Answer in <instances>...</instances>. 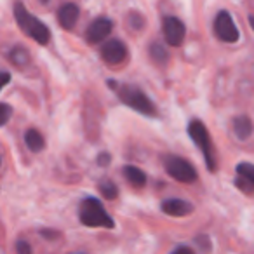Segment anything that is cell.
Instances as JSON below:
<instances>
[{"label":"cell","mask_w":254,"mask_h":254,"mask_svg":"<svg viewBox=\"0 0 254 254\" xmlns=\"http://www.w3.org/2000/svg\"><path fill=\"white\" fill-rule=\"evenodd\" d=\"M113 30V21L108 18H98L87 26L85 32V40L89 44H101L106 37L112 33Z\"/></svg>","instance_id":"cell-9"},{"label":"cell","mask_w":254,"mask_h":254,"mask_svg":"<svg viewBox=\"0 0 254 254\" xmlns=\"http://www.w3.org/2000/svg\"><path fill=\"white\" fill-rule=\"evenodd\" d=\"M235 171H237V174H239V176L246 178V180H249L251 183L254 185V164L240 162V164H237Z\"/></svg>","instance_id":"cell-17"},{"label":"cell","mask_w":254,"mask_h":254,"mask_svg":"<svg viewBox=\"0 0 254 254\" xmlns=\"http://www.w3.org/2000/svg\"><path fill=\"white\" fill-rule=\"evenodd\" d=\"M101 58L103 61H105L106 64H112V66H115V64H120L126 61L127 58V47L126 44L122 42V40L119 39H113V40H108V42H105L101 46Z\"/></svg>","instance_id":"cell-8"},{"label":"cell","mask_w":254,"mask_h":254,"mask_svg":"<svg viewBox=\"0 0 254 254\" xmlns=\"http://www.w3.org/2000/svg\"><path fill=\"white\" fill-rule=\"evenodd\" d=\"M122 174H124V178H126L127 183L134 188H143L146 185V181H148L145 171L139 169V167H136V166H126L122 169Z\"/></svg>","instance_id":"cell-13"},{"label":"cell","mask_w":254,"mask_h":254,"mask_svg":"<svg viewBox=\"0 0 254 254\" xmlns=\"http://www.w3.org/2000/svg\"><path fill=\"white\" fill-rule=\"evenodd\" d=\"M188 136L193 141V145L200 150L202 157L205 160V167L211 173H216L218 171V157H216L214 143H212V138L209 134L205 124L198 119H193L188 124Z\"/></svg>","instance_id":"cell-4"},{"label":"cell","mask_w":254,"mask_h":254,"mask_svg":"<svg viewBox=\"0 0 254 254\" xmlns=\"http://www.w3.org/2000/svg\"><path fill=\"white\" fill-rule=\"evenodd\" d=\"M108 85L112 87V91H115L117 98L120 99L122 105H126L127 108L134 110V112L141 113L145 117H150V119H155L159 115L157 112L155 103L150 99V96L146 94L143 89H139L138 85L132 84H120V82L115 80H108Z\"/></svg>","instance_id":"cell-1"},{"label":"cell","mask_w":254,"mask_h":254,"mask_svg":"<svg viewBox=\"0 0 254 254\" xmlns=\"http://www.w3.org/2000/svg\"><path fill=\"white\" fill-rule=\"evenodd\" d=\"M171 254H195V253H193V249H191V247H188V246H180V247H176V249H174Z\"/></svg>","instance_id":"cell-26"},{"label":"cell","mask_w":254,"mask_h":254,"mask_svg":"<svg viewBox=\"0 0 254 254\" xmlns=\"http://www.w3.org/2000/svg\"><path fill=\"white\" fill-rule=\"evenodd\" d=\"M14 19L26 37L35 40V42L40 44V46H47V44H49V40H51L49 26H47L46 23L40 21L37 16L30 14L21 2H16L14 4Z\"/></svg>","instance_id":"cell-3"},{"label":"cell","mask_w":254,"mask_h":254,"mask_svg":"<svg viewBox=\"0 0 254 254\" xmlns=\"http://www.w3.org/2000/svg\"><path fill=\"white\" fill-rule=\"evenodd\" d=\"M12 106L9 105V103H0V127L2 126H5V124L11 120V117H12Z\"/></svg>","instance_id":"cell-19"},{"label":"cell","mask_w":254,"mask_h":254,"mask_svg":"<svg viewBox=\"0 0 254 254\" xmlns=\"http://www.w3.org/2000/svg\"><path fill=\"white\" fill-rule=\"evenodd\" d=\"M164 169L173 180L180 183H195L198 178L197 169L193 164L180 155H166L164 157Z\"/></svg>","instance_id":"cell-5"},{"label":"cell","mask_w":254,"mask_h":254,"mask_svg":"<svg viewBox=\"0 0 254 254\" xmlns=\"http://www.w3.org/2000/svg\"><path fill=\"white\" fill-rule=\"evenodd\" d=\"M47 2H49V0H40V4H47Z\"/></svg>","instance_id":"cell-28"},{"label":"cell","mask_w":254,"mask_h":254,"mask_svg":"<svg viewBox=\"0 0 254 254\" xmlns=\"http://www.w3.org/2000/svg\"><path fill=\"white\" fill-rule=\"evenodd\" d=\"M25 145L30 152L40 153L46 148V138L40 134V131H37V129L32 127V129H28V131L25 132Z\"/></svg>","instance_id":"cell-14"},{"label":"cell","mask_w":254,"mask_h":254,"mask_svg":"<svg viewBox=\"0 0 254 254\" xmlns=\"http://www.w3.org/2000/svg\"><path fill=\"white\" fill-rule=\"evenodd\" d=\"M98 188L106 200H115V198L119 197V188H117V185L113 183V181H110V180L101 181Z\"/></svg>","instance_id":"cell-16"},{"label":"cell","mask_w":254,"mask_h":254,"mask_svg":"<svg viewBox=\"0 0 254 254\" xmlns=\"http://www.w3.org/2000/svg\"><path fill=\"white\" fill-rule=\"evenodd\" d=\"M129 25H131L134 30H141L143 25H145V21H143V18L139 14H134V12H132V14L129 16Z\"/></svg>","instance_id":"cell-23"},{"label":"cell","mask_w":254,"mask_h":254,"mask_svg":"<svg viewBox=\"0 0 254 254\" xmlns=\"http://www.w3.org/2000/svg\"><path fill=\"white\" fill-rule=\"evenodd\" d=\"M212 30H214V35L218 37L221 42L235 44V42H239V39H240V32L228 11H219L218 14H216L214 23H212Z\"/></svg>","instance_id":"cell-6"},{"label":"cell","mask_w":254,"mask_h":254,"mask_svg":"<svg viewBox=\"0 0 254 254\" xmlns=\"http://www.w3.org/2000/svg\"><path fill=\"white\" fill-rule=\"evenodd\" d=\"M195 242H197V246L200 247L202 253H209V251L212 249L211 239H209L207 235H198V237H195Z\"/></svg>","instance_id":"cell-21"},{"label":"cell","mask_w":254,"mask_h":254,"mask_svg":"<svg viewBox=\"0 0 254 254\" xmlns=\"http://www.w3.org/2000/svg\"><path fill=\"white\" fill-rule=\"evenodd\" d=\"M249 25H251V28L254 30V16H251V18H249Z\"/></svg>","instance_id":"cell-27"},{"label":"cell","mask_w":254,"mask_h":254,"mask_svg":"<svg viewBox=\"0 0 254 254\" xmlns=\"http://www.w3.org/2000/svg\"><path fill=\"white\" fill-rule=\"evenodd\" d=\"M80 16V9L75 4H64L58 11V21L63 30H73Z\"/></svg>","instance_id":"cell-11"},{"label":"cell","mask_w":254,"mask_h":254,"mask_svg":"<svg viewBox=\"0 0 254 254\" xmlns=\"http://www.w3.org/2000/svg\"><path fill=\"white\" fill-rule=\"evenodd\" d=\"M11 73L9 71H0V91L5 87L7 84H11Z\"/></svg>","instance_id":"cell-25"},{"label":"cell","mask_w":254,"mask_h":254,"mask_svg":"<svg viewBox=\"0 0 254 254\" xmlns=\"http://www.w3.org/2000/svg\"><path fill=\"white\" fill-rule=\"evenodd\" d=\"M150 58H152V61L155 64L164 66V64H167V61H169V53H167V49L162 44L153 42V44H150Z\"/></svg>","instance_id":"cell-15"},{"label":"cell","mask_w":254,"mask_h":254,"mask_svg":"<svg viewBox=\"0 0 254 254\" xmlns=\"http://www.w3.org/2000/svg\"><path fill=\"white\" fill-rule=\"evenodd\" d=\"M164 214L171 216V218H185L193 212V204L185 198H164L160 204Z\"/></svg>","instance_id":"cell-10"},{"label":"cell","mask_w":254,"mask_h":254,"mask_svg":"<svg viewBox=\"0 0 254 254\" xmlns=\"http://www.w3.org/2000/svg\"><path fill=\"white\" fill-rule=\"evenodd\" d=\"M233 132L235 136L240 139V141H246L253 136L254 132V124L253 120L249 119L247 115H239L233 119Z\"/></svg>","instance_id":"cell-12"},{"label":"cell","mask_w":254,"mask_h":254,"mask_svg":"<svg viewBox=\"0 0 254 254\" xmlns=\"http://www.w3.org/2000/svg\"><path fill=\"white\" fill-rule=\"evenodd\" d=\"M16 254H33V249L26 240H18L16 242Z\"/></svg>","instance_id":"cell-22"},{"label":"cell","mask_w":254,"mask_h":254,"mask_svg":"<svg viewBox=\"0 0 254 254\" xmlns=\"http://www.w3.org/2000/svg\"><path fill=\"white\" fill-rule=\"evenodd\" d=\"M233 185H235L237 190L242 191V193H246V195H253L254 193V185L251 183L249 180H246V178L239 176V174H237V178H235V181H233Z\"/></svg>","instance_id":"cell-18"},{"label":"cell","mask_w":254,"mask_h":254,"mask_svg":"<svg viewBox=\"0 0 254 254\" xmlns=\"http://www.w3.org/2000/svg\"><path fill=\"white\" fill-rule=\"evenodd\" d=\"M110 162H112V155H110V153L103 152V153H99V155H98V164H99V166L106 167V166H110Z\"/></svg>","instance_id":"cell-24"},{"label":"cell","mask_w":254,"mask_h":254,"mask_svg":"<svg viewBox=\"0 0 254 254\" xmlns=\"http://www.w3.org/2000/svg\"><path fill=\"white\" fill-rule=\"evenodd\" d=\"M11 60H12V63H16V64H23L28 60V54H26V51L21 49V47H16L11 53Z\"/></svg>","instance_id":"cell-20"},{"label":"cell","mask_w":254,"mask_h":254,"mask_svg":"<svg viewBox=\"0 0 254 254\" xmlns=\"http://www.w3.org/2000/svg\"><path fill=\"white\" fill-rule=\"evenodd\" d=\"M162 32L164 39L169 46L180 47L185 40V35H187V26L176 16H166L162 21Z\"/></svg>","instance_id":"cell-7"},{"label":"cell","mask_w":254,"mask_h":254,"mask_svg":"<svg viewBox=\"0 0 254 254\" xmlns=\"http://www.w3.org/2000/svg\"><path fill=\"white\" fill-rule=\"evenodd\" d=\"M78 219H80L82 225L89 226V228H106V230L115 228L113 218L106 212L103 202L96 197H87L80 202Z\"/></svg>","instance_id":"cell-2"}]
</instances>
